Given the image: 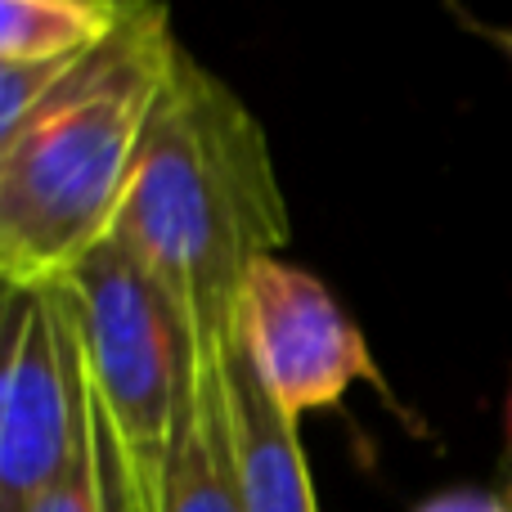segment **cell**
I'll list each match as a JSON object with an SVG mask.
<instances>
[{
    "instance_id": "cell-8",
    "label": "cell",
    "mask_w": 512,
    "mask_h": 512,
    "mask_svg": "<svg viewBox=\"0 0 512 512\" xmlns=\"http://www.w3.org/2000/svg\"><path fill=\"white\" fill-rule=\"evenodd\" d=\"M131 14V0H5L0 63H72L99 50Z\"/></svg>"
},
{
    "instance_id": "cell-2",
    "label": "cell",
    "mask_w": 512,
    "mask_h": 512,
    "mask_svg": "<svg viewBox=\"0 0 512 512\" xmlns=\"http://www.w3.org/2000/svg\"><path fill=\"white\" fill-rule=\"evenodd\" d=\"M185 41L167 5L131 0L126 23L0 140V279L59 283L113 234L144 131Z\"/></svg>"
},
{
    "instance_id": "cell-5",
    "label": "cell",
    "mask_w": 512,
    "mask_h": 512,
    "mask_svg": "<svg viewBox=\"0 0 512 512\" xmlns=\"http://www.w3.org/2000/svg\"><path fill=\"white\" fill-rule=\"evenodd\" d=\"M234 346L252 364L265 396L297 423L301 414L342 405L355 382H378L369 342L328 283L283 256L252 265L234 319Z\"/></svg>"
},
{
    "instance_id": "cell-9",
    "label": "cell",
    "mask_w": 512,
    "mask_h": 512,
    "mask_svg": "<svg viewBox=\"0 0 512 512\" xmlns=\"http://www.w3.org/2000/svg\"><path fill=\"white\" fill-rule=\"evenodd\" d=\"M90 396V387H86ZM27 512H117L113 486H108V463H104V445H99V427L90 414V432H86V450L72 463V472L63 481H54L41 499H32Z\"/></svg>"
},
{
    "instance_id": "cell-11",
    "label": "cell",
    "mask_w": 512,
    "mask_h": 512,
    "mask_svg": "<svg viewBox=\"0 0 512 512\" xmlns=\"http://www.w3.org/2000/svg\"><path fill=\"white\" fill-rule=\"evenodd\" d=\"M504 499L512 504V391H508V459H504Z\"/></svg>"
},
{
    "instance_id": "cell-6",
    "label": "cell",
    "mask_w": 512,
    "mask_h": 512,
    "mask_svg": "<svg viewBox=\"0 0 512 512\" xmlns=\"http://www.w3.org/2000/svg\"><path fill=\"white\" fill-rule=\"evenodd\" d=\"M225 391H230L248 512H319L297 418H288L265 396L239 346H230L225 355Z\"/></svg>"
},
{
    "instance_id": "cell-4",
    "label": "cell",
    "mask_w": 512,
    "mask_h": 512,
    "mask_svg": "<svg viewBox=\"0 0 512 512\" xmlns=\"http://www.w3.org/2000/svg\"><path fill=\"white\" fill-rule=\"evenodd\" d=\"M90 396L81 315L68 279L5 288L0 512H27L86 450Z\"/></svg>"
},
{
    "instance_id": "cell-7",
    "label": "cell",
    "mask_w": 512,
    "mask_h": 512,
    "mask_svg": "<svg viewBox=\"0 0 512 512\" xmlns=\"http://www.w3.org/2000/svg\"><path fill=\"white\" fill-rule=\"evenodd\" d=\"M162 512H248L230 391H225V364H216V369L194 364Z\"/></svg>"
},
{
    "instance_id": "cell-10",
    "label": "cell",
    "mask_w": 512,
    "mask_h": 512,
    "mask_svg": "<svg viewBox=\"0 0 512 512\" xmlns=\"http://www.w3.org/2000/svg\"><path fill=\"white\" fill-rule=\"evenodd\" d=\"M414 512H512L504 490H481V486H454L427 495Z\"/></svg>"
},
{
    "instance_id": "cell-1",
    "label": "cell",
    "mask_w": 512,
    "mask_h": 512,
    "mask_svg": "<svg viewBox=\"0 0 512 512\" xmlns=\"http://www.w3.org/2000/svg\"><path fill=\"white\" fill-rule=\"evenodd\" d=\"M108 239L162 292L189 360L225 364L243 283L288 248L292 221L265 126L189 50L153 108Z\"/></svg>"
},
{
    "instance_id": "cell-3",
    "label": "cell",
    "mask_w": 512,
    "mask_h": 512,
    "mask_svg": "<svg viewBox=\"0 0 512 512\" xmlns=\"http://www.w3.org/2000/svg\"><path fill=\"white\" fill-rule=\"evenodd\" d=\"M86 346L90 414L117 512H162L180 414L194 382L171 306L113 239L68 274Z\"/></svg>"
}]
</instances>
